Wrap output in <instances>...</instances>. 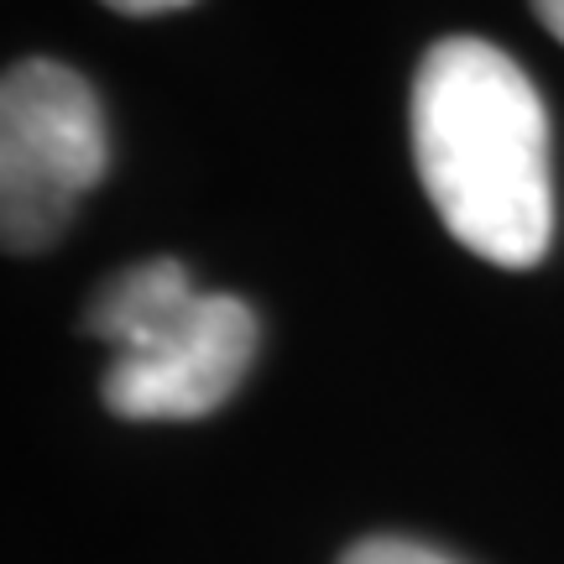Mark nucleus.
<instances>
[{
  "instance_id": "nucleus-1",
  "label": "nucleus",
  "mask_w": 564,
  "mask_h": 564,
  "mask_svg": "<svg viewBox=\"0 0 564 564\" xmlns=\"http://www.w3.org/2000/svg\"><path fill=\"white\" fill-rule=\"evenodd\" d=\"M413 162L444 230L481 262L528 272L554 241L549 110L502 47L449 37L413 79Z\"/></svg>"
},
{
  "instance_id": "nucleus-2",
  "label": "nucleus",
  "mask_w": 564,
  "mask_h": 564,
  "mask_svg": "<svg viewBox=\"0 0 564 564\" xmlns=\"http://www.w3.org/2000/svg\"><path fill=\"white\" fill-rule=\"evenodd\" d=\"M84 329L110 345L100 392L121 419H204L257 356V314L230 293H199L188 267L167 257L121 272Z\"/></svg>"
},
{
  "instance_id": "nucleus-3",
  "label": "nucleus",
  "mask_w": 564,
  "mask_h": 564,
  "mask_svg": "<svg viewBox=\"0 0 564 564\" xmlns=\"http://www.w3.org/2000/svg\"><path fill=\"white\" fill-rule=\"evenodd\" d=\"M110 147L95 89L68 63L26 58L0 84V230L6 251H42L100 183Z\"/></svg>"
},
{
  "instance_id": "nucleus-4",
  "label": "nucleus",
  "mask_w": 564,
  "mask_h": 564,
  "mask_svg": "<svg viewBox=\"0 0 564 564\" xmlns=\"http://www.w3.org/2000/svg\"><path fill=\"white\" fill-rule=\"evenodd\" d=\"M340 564H455V560L440 554V549L413 544V539H366V544H356Z\"/></svg>"
},
{
  "instance_id": "nucleus-5",
  "label": "nucleus",
  "mask_w": 564,
  "mask_h": 564,
  "mask_svg": "<svg viewBox=\"0 0 564 564\" xmlns=\"http://www.w3.org/2000/svg\"><path fill=\"white\" fill-rule=\"evenodd\" d=\"M105 6L121 11V17H167V11H183L194 0H105Z\"/></svg>"
},
{
  "instance_id": "nucleus-6",
  "label": "nucleus",
  "mask_w": 564,
  "mask_h": 564,
  "mask_svg": "<svg viewBox=\"0 0 564 564\" xmlns=\"http://www.w3.org/2000/svg\"><path fill=\"white\" fill-rule=\"evenodd\" d=\"M533 11H539V21L564 42V0H533Z\"/></svg>"
}]
</instances>
